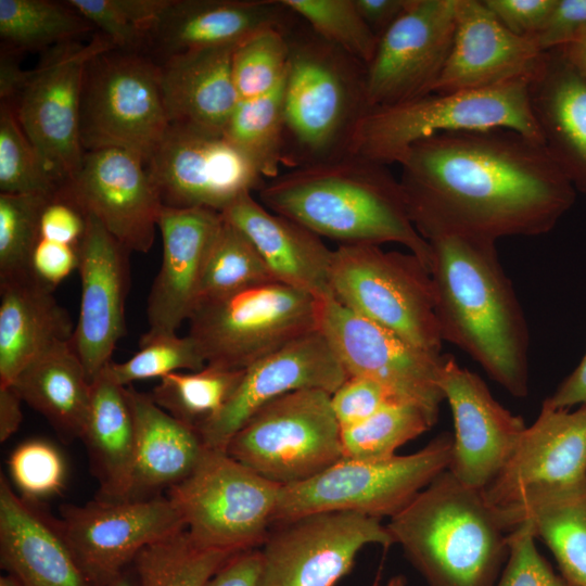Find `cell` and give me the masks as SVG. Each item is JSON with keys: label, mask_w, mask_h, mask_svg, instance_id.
<instances>
[{"label": "cell", "mask_w": 586, "mask_h": 586, "mask_svg": "<svg viewBox=\"0 0 586 586\" xmlns=\"http://www.w3.org/2000/svg\"><path fill=\"white\" fill-rule=\"evenodd\" d=\"M425 241L443 342L468 354L512 396H527L528 327L496 242L461 234Z\"/></svg>", "instance_id": "7a4b0ae2"}, {"label": "cell", "mask_w": 586, "mask_h": 586, "mask_svg": "<svg viewBox=\"0 0 586 586\" xmlns=\"http://www.w3.org/2000/svg\"><path fill=\"white\" fill-rule=\"evenodd\" d=\"M260 572V550L243 551L230 558L206 586H259Z\"/></svg>", "instance_id": "9f6ffc18"}, {"label": "cell", "mask_w": 586, "mask_h": 586, "mask_svg": "<svg viewBox=\"0 0 586 586\" xmlns=\"http://www.w3.org/2000/svg\"><path fill=\"white\" fill-rule=\"evenodd\" d=\"M348 377L317 330L245 368L222 409L198 431L207 449L226 451L232 436L269 402L303 388L333 394Z\"/></svg>", "instance_id": "44dd1931"}, {"label": "cell", "mask_w": 586, "mask_h": 586, "mask_svg": "<svg viewBox=\"0 0 586 586\" xmlns=\"http://www.w3.org/2000/svg\"><path fill=\"white\" fill-rule=\"evenodd\" d=\"M456 0H412L379 38L367 67L369 110L433 92L448 59Z\"/></svg>", "instance_id": "e0dca14e"}, {"label": "cell", "mask_w": 586, "mask_h": 586, "mask_svg": "<svg viewBox=\"0 0 586 586\" xmlns=\"http://www.w3.org/2000/svg\"><path fill=\"white\" fill-rule=\"evenodd\" d=\"M55 198L95 217L129 253L151 250L163 204L139 156L119 149L86 152Z\"/></svg>", "instance_id": "d6986e66"}, {"label": "cell", "mask_w": 586, "mask_h": 586, "mask_svg": "<svg viewBox=\"0 0 586 586\" xmlns=\"http://www.w3.org/2000/svg\"><path fill=\"white\" fill-rule=\"evenodd\" d=\"M370 544L395 543L381 519L355 511H319L276 522L259 549V586H334Z\"/></svg>", "instance_id": "5bb4252c"}, {"label": "cell", "mask_w": 586, "mask_h": 586, "mask_svg": "<svg viewBox=\"0 0 586 586\" xmlns=\"http://www.w3.org/2000/svg\"><path fill=\"white\" fill-rule=\"evenodd\" d=\"M23 402L40 412L65 442L81 438L91 383L71 341L33 360L11 384Z\"/></svg>", "instance_id": "e575fe53"}, {"label": "cell", "mask_w": 586, "mask_h": 586, "mask_svg": "<svg viewBox=\"0 0 586 586\" xmlns=\"http://www.w3.org/2000/svg\"><path fill=\"white\" fill-rule=\"evenodd\" d=\"M0 558L22 586H95L60 519L0 476Z\"/></svg>", "instance_id": "484cf974"}, {"label": "cell", "mask_w": 586, "mask_h": 586, "mask_svg": "<svg viewBox=\"0 0 586 586\" xmlns=\"http://www.w3.org/2000/svg\"><path fill=\"white\" fill-rule=\"evenodd\" d=\"M234 48L192 50L156 62L169 124L222 132L240 101L231 68Z\"/></svg>", "instance_id": "f1b7e54d"}, {"label": "cell", "mask_w": 586, "mask_h": 586, "mask_svg": "<svg viewBox=\"0 0 586 586\" xmlns=\"http://www.w3.org/2000/svg\"><path fill=\"white\" fill-rule=\"evenodd\" d=\"M435 423L420 407L393 403L366 420L341 429L343 458L359 461L384 460Z\"/></svg>", "instance_id": "ab89813d"}, {"label": "cell", "mask_w": 586, "mask_h": 586, "mask_svg": "<svg viewBox=\"0 0 586 586\" xmlns=\"http://www.w3.org/2000/svg\"><path fill=\"white\" fill-rule=\"evenodd\" d=\"M283 81L269 93L241 99L222 130L228 142L266 181L284 166Z\"/></svg>", "instance_id": "d590c367"}, {"label": "cell", "mask_w": 586, "mask_h": 586, "mask_svg": "<svg viewBox=\"0 0 586 586\" xmlns=\"http://www.w3.org/2000/svg\"><path fill=\"white\" fill-rule=\"evenodd\" d=\"M496 509L508 532L520 523L530 524L552 552L568 585L586 586V477L562 486L530 488Z\"/></svg>", "instance_id": "d6a6232c"}, {"label": "cell", "mask_w": 586, "mask_h": 586, "mask_svg": "<svg viewBox=\"0 0 586 586\" xmlns=\"http://www.w3.org/2000/svg\"><path fill=\"white\" fill-rule=\"evenodd\" d=\"M333 298L411 345L442 355L430 270L410 252L380 245H340L331 264Z\"/></svg>", "instance_id": "ba28073f"}, {"label": "cell", "mask_w": 586, "mask_h": 586, "mask_svg": "<svg viewBox=\"0 0 586 586\" xmlns=\"http://www.w3.org/2000/svg\"><path fill=\"white\" fill-rule=\"evenodd\" d=\"M298 17L281 0H171L148 36L146 49L166 56L237 46L264 28L292 29Z\"/></svg>", "instance_id": "4316f807"}, {"label": "cell", "mask_w": 586, "mask_h": 586, "mask_svg": "<svg viewBox=\"0 0 586 586\" xmlns=\"http://www.w3.org/2000/svg\"><path fill=\"white\" fill-rule=\"evenodd\" d=\"M386 527L426 586H495L509 555L497 509L448 470Z\"/></svg>", "instance_id": "277c9868"}, {"label": "cell", "mask_w": 586, "mask_h": 586, "mask_svg": "<svg viewBox=\"0 0 586 586\" xmlns=\"http://www.w3.org/2000/svg\"><path fill=\"white\" fill-rule=\"evenodd\" d=\"M222 224L220 213L163 206L157 229L163 256L146 306L148 336L177 333L199 303L205 264Z\"/></svg>", "instance_id": "cb8c5ba5"}, {"label": "cell", "mask_w": 586, "mask_h": 586, "mask_svg": "<svg viewBox=\"0 0 586 586\" xmlns=\"http://www.w3.org/2000/svg\"><path fill=\"white\" fill-rule=\"evenodd\" d=\"M85 215L86 230L77 246L80 306L71 344L91 383L126 333L129 252L95 217Z\"/></svg>", "instance_id": "7402d4cb"}, {"label": "cell", "mask_w": 586, "mask_h": 586, "mask_svg": "<svg viewBox=\"0 0 586 586\" xmlns=\"http://www.w3.org/2000/svg\"><path fill=\"white\" fill-rule=\"evenodd\" d=\"M289 42L283 165L290 169L346 153L369 106L362 62L298 24Z\"/></svg>", "instance_id": "5b68a950"}, {"label": "cell", "mask_w": 586, "mask_h": 586, "mask_svg": "<svg viewBox=\"0 0 586 586\" xmlns=\"http://www.w3.org/2000/svg\"><path fill=\"white\" fill-rule=\"evenodd\" d=\"M511 129L543 142L530 99V80L489 88L431 92L370 109L357 124L346 153L391 165L423 139L451 132Z\"/></svg>", "instance_id": "8992f818"}, {"label": "cell", "mask_w": 586, "mask_h": 586, "mask_svg": "<svg viewBox=\"0 0 586 586\" xmlns=\"http://www.w3.org/2000/svg\"><path fill=\"white\" fill-rule=\"evenodd\" d=\"M399 165L409 216L424 240L542 235L575 201L544 143L511 129L436 135L411 145Z\"/></svg>", "instance_id": "6da1fadb"}, {"label": "cell", "mask_w": 586, "mask_h": 586, "mask_svg": "<svg viewBox=\"0 0 586 586\" xmlns=\"http://www.w3.org/2000/svg\"><path fill=\"white\" fill-rule=\"evenodd\" d=\"M136 433L132 487L129 499L167 492L199 464L206 450L198 429L162 409L151 395L126 386Z\"/></svg>", "instance_id": "4dcf8cb0"}, {"label": "cell", "mask_w": 586, "mask_h": 586, "mask_svg": "<svg viewBox=\"0 0 586 586\" xmlns=\"http://www.w3.org/2000/svg\"><path fill=\"white\" fill-rule=\"evenodd\" d=\"M20 53L1 47L0 56V98L1 102L11 103L24 86L28 71L18 62Z\"/></svg>", "instance_id": "91938a15"}, {"label": "cell", "mask_w": 586, "mask_h": 586, "mask_svg": "<svg viewBox=\"0 0 586 586\" xmlns=\"http://www.w3.org/2000/svg\"><path fill=\"white\" fill-rule=\"evenodd\" d=\"M570 586V585H569Z\"/></svg>", "instance_id": "003e7915"}, {"label": "cell", "mask_w": 586, "mask_h": 586, "mask_svg": "<svg viewBox=\"0 0 586 586\" xmlns=\"http://www.w3.org/2000/svg\"><path fill=\"white\" fill-rule=\"evenodd\" d=\"M273 281L275 278L252 242L222 219L205 264L199 302L224 297Z\"/></svg>", "instance_id": "60d3db41"}, {"label": "cell", "mask_w": 586, "mask_h": 586, "mask_svg": "<svg viewBox=\"0 0 586 586\" xmlns=\"http://www.w3.org/2000/svg\"><path fill=\"white\" fill-rule=\"evenodd\" d=\"M451 450L453 435L444 432L409 455L377 461L343 458L309 480L281 486L272 524L330 510L392 518L448 469Z\"/></svg>", "instance_id": "9c48e42d"}, {"label": "cell", "mask_w": 586, "mask_h": 586, "mask_svg": "<svg viewBox=\"0 0 586 586\" xmlns=\"http://www.w3.org/2000/svg\"><path fill=\"white\" fill-rule=\"evenodd\" d=\"M545 54L534 38L507 29L484 0H456L453 43L433 92L531 81Z\"/></svg>", "instance_id": "603a6c76"}, {"label": "cell", "mask_w": 586, "mask_h": 586, "mask_svg": "<svg viewBox=\"0 0 586 586\" xmlns=\"http://www.w3.org/2000/svg\"><path fill=\"white\" fill-rule=\"evenodd\" d=\"M440 387L455 429L447 470L462 484L484 491L506 466L526 425L493 397L477 374L450 355L444 356Z\"/></svg>", "instance_id": "ffe728a7"}, {"label": "cell", "mask_w": 586, "mask_h": 586, "mask_svg": "<svg viewBox=\"0 0 586 586\" xmlns=\"http://www.w3.org/2000/svg\"><path fill=\"white\" fill-rule=\"evenodd\" d=\"M319 37L368 65L379 38L359 13L355 0H281Z\"/></svg>", "instance_id": "b9f144b4"}, {"label": "cell", "mask_w": 586, "mask_h": 586, "mask_svg": "<svg viewBox=\"0 0 586 586\" xmlns=\"http://www.w3.org/2000/svg\"><path fill=\"white\" fill-rule=\"evenodd\" d=\"M237 553L205 548L186 528L152 543L133 559L139 586H206Z\"/></svg>", "instance_id": "74e56055"}, {"label": "cell", "mask_w": 586, "mask_h": 586, "mask_svg": "<svg viewBox=\"0 0 586 586\" xmlns=\"http://www.w3.org/2000/svg\"><path fill=\"white\" fill-rule=\"evenodd\" d=\"M23 399L13 385H0V442L8 441L23 420Z\"/></svg>", "instance_id": "94428289"}, {"label": "cell", "mask_w": 586, "mask_h": 586, "mask_svg": "<svg viewBox=\"0 0 586 586\" xmlns=\"http://www.w3.org/2000/svg\"><path fill=\"white\" fill-rule=\"evenodd\" d=\"M558 0H484L511 33L535 38L548 22Z\"/></svg>", "instance_id": "816d5d0a"}, {"label": "cell", "mask_w": 586, "mask_h": 586, "mask_svg": "<svg viewBox=\"0 0 586 586\" xmlns=\"http://www.w3.org/2000/svg\"><path fill=\"white\" fill-rule=\"evenodd\" d=\"M60 521L81 565L95 586L118 577L145 546L184 528L166 495L85 505L66 504Z\"/></svg>", "instance_id": "ac0fdd59"}, {"label": "cell", "mask_w": 586, "mask_h": 586, "mask_svg": "<svg viewBox=\"0 0 586 586\" xmlns=\"http://www.w3.org/2000/svg\"><path fill=\"white\" fill-rule=\"evenodd\" d=\"M319 330L349 377L380 383L397 402L422 408L436 423L445 400L440 387L445 355L411 345L333 297L322 301Z\"/></svg>", "instance_id": "9a60e30c"}, {"label": "cell", "mask_w": 586, "mask_h": 586, "mask_svg": "<svg viewBox=\"0 0 586 586\" xmlns=\"http://www.w3.org/2000/svg\"><path fill=\"white\" fill-rule=\"evenodd\" d=\"M206 366L194 341L187 334L142 335L140 351L123 362L110 361L106 370L123 386L132 382L160 378L180 370L198 371Z\"/></svg>", "instance_id": "bcb514c9"}, {"label": "cell", "mask_w": 586, "mask_h": 586, "mask_svg": "<svg viewBox=\"0 0 586 586\" xmlns=\"http://www.w3.org/2000/svg\"><path fill=\"white\" fill-rule=\"evenodd\" d=\"M112 48L114 44L104 35L95 33L89 41L75 40L43 51L9 103L44 170L60 189L78 171L86 153L79 136L86 64Z\"/></svg>", "instance_id": "4fadbf2b"}, {"label": "cell", "mask_w": 586, "mask_h": 586, "mask_svg": "<svg viewBox=\"0 0 586 586\" xmlns=\"http://www.w3.org/2000/svg\"><path fill=\"white\" fill-rule=\"evenodd\" d=\"M60 188L44 170L13 107L0 104V191L54 199Z\"/></svg>", "instance_id": "f6af8a7d"}, {"label": "cell", "mask_w": 586, "mask_h": 586, "mask_svg": "<svg viewBox=\"0 0 586 586\" xmlns=\"http://www.w3.org/2000/svg\"><path fill=\"white\" fill-rule=\"evenodd\" d=\"M86 215L75 205L51 199L40 217V238L78 246L85 230Z\"/></svg>", "instance_id": "11a10c76"}, {"label": "cell", "mask_w": 586, "mask_h": 586, "mask_svg": "<svg viewBox=\"0 0 586 586\" xmlns=\"http://www.w3.org/2000/svg\"><path fill=\"white\" fill-rule=\"evenodd\" d=\"M586 35V0H558L534 38L543 52L563 48Z\"/></svg>", "instance_id": "f5cc1de1"}, {"label": "cell", "mask_w": 586, "mask_h": 586, "mask_svg": "<svg viewBox=\"0 0 586 586\" xmlns=\"http://www.w3.org/2000/svg\"><path fill=\"white\" fill-rule=\"evenodd\" d=\"M383 586H407V579L404 575H395Z\"/></svg>", "instance_id": "be15d7a7"}, {"label": "cell", "mask_w": 586, "mask_h": 586, "mask_svg": "<svg viewBox=\"0 0 586 586\" xmlns=\"http://www.w3.org/2000/svg\"><path fill=\"white\" fill-rule=\"evenodd\" d=\"M116 49L138 52L146 49L148 37L123 12L117 0H67Z\"/></svg>", "instance_id": "681fc988"}, {"label": "cell", "mask_w": 586, "mask_h": 586, "mask_svg": "<svg viewBox=\"0 0 586 586\" xmlns=\"http://www.w3.org/2000/svg\"><path fill=\"white\" fill-rule=\"evenodd\" d=\"M528 523H520L508 534L509 555L495 586H569L543 558Z\"/></svg>", "instance_id": "c3c4849f"}, {"label": "cell", "mask_w": 586, "mask_h": 586, "mask_svg": "<svg viewBox=\"0 0 586 586\" xmlns=\"http://www.w3.org/2000/svg\"><path fill=\"white\" fill-rule=\"evenodd\" d=\"M9 469L21 495L31 500L55 495L64 486L63 458L53 445L41 440L18 445L10 456Z\"/></svg>", "instance_id": "7dc6e473"}, {"label": "cell", "mask_w": 586, "mask_h": 586, "mask_svg": "<svg viewBox=\"0 0 586 586\" xmlns=\"http://www.w3.org/2000/svg\"><path fill=\"white\" fill-rule=\"evenodd\" d=\"M586 477V404L574 410L545 402L497 477L482 491L488 505L505 507L534 487L562 486Z\"/></svg>", "instance_id": "d4e9b609"}, {"label": "cell", "mask_w": 586, "mask_h": 586, "mask_svg": "<svg viewBox=\"0 0 586 586\" xmlns=\"http://www.w3.org/2000/svg\"><path fill=\"white\" fill-rule=\"evenodd\" d=\"M168 126L156 62L115 48L87 62L79 110L85 152L119 149L145 164Z\"/></svg>", "instance_id": "30bf717a"}, {"label": "cell", "mask_w": 586, "mask_h": 586, "mask_svg": "<svg viewBox=\"0 0 586 586\" xmlns=\"http://www.w3.org/2000/svg\"><path fill=\"white\" fill-rule=\"evenodd\" d=\"M226 451L280 486L314 477L343 459L331 394L303 388L275 398L232 436Z\"/></svg>", "instance_id": "8fae6325"}, {"label": "cell", "mask_w": 586, "mask_h": 586, "mask_svg": "<svg viewBox=\"0 0 586 586\" xmlns=\"http://www.w3.org/2000/svg\"><path fill=\"white\" fill-rule=\"evenodd\" d=\"M105 586H131V584L123 575H119Z\"/></svg>", "instance_id": "03108f58"}, {"label": "cell", "mask_w": 586, "mask_h": 586, "mask_svg": "<svg viewBox=\"0 0 586 586\" xmlns=\"http://www.w3.org/2000/svg\"><path fill=\"white\" fill-rule=\"evenodd\" d=\"M544 402L558 409H570L586 404V349L576 367Z\"/></svg>", "instance_id": "680465c9"}, {"label": "cell", "mask_w": 586, "mask_h": 586, "mask_svg": "<svg viewBox=\"0 0 586 586\" xmlns=\"http://www.w3.org/2000/svg\"><path fill=\"white\" fill-rule=\"evenodd\" d=\"M145 168L163 206L224 212L266 180L222 132L170 123Z\"/></svg>", "instance_id": "2e32d148"}, {"label": "cell", "mask_w": 586, "mask_h": 586, "mask_svg": "<svg viewBox=\"0 0 586 586\" xmlns=\"http://www.w3.org/2000/svg\"><path fill=\"white\" fill-rule=\"evenodd\" d=\"M78 247L39 238L29 263L31 276L43 284L55 288L78 268Z\"/></svg>", "instance_id": "db71d44e"}, {"label": "cell", "mask_w": 586, "mask_h": 586, "mask_svg": "<svg viewBox=\"0 0 586 586\" xmlns=\"http://www.w3.org/2000/svg\"><path fill=\"white\" fill-rule=\"evenodd\" d=\"M530 99L544 145L586 198V79L558 50L547 51L530 81Z\"/></svg>", "instance_id": "f546056e"}, {"label": "cell", "mask_w": 586, "mask_h": 586, "mask_svg": "<svg viewBox=\"0 0 586 586\" xmlns=\"http://www.w3.org/2000/svg\"><path fill=\"white\" fill-rule=\"evenodd\" d=\"M269 211L341 244L396 243L430 270L431 250L387 165L351 153L290 168L257 191Z\"/></svg>", "instance_id": "3957f363"}, {"label": "cell", "mask_w": 586, "mask_h": 586, "mask_svg": "<svg viewBox=\"0 0 586 586\" xmlns=\"http://www.w3.org/2000/svg\"><path fill=\"white\" fill-rule=\"evenodd\" d=\"M412 0H355L371 30L380 38L409 8Z\"/></svg>", "instance_id": "6f0895ef"}, {"label": "cell", "mask_w": 586, "mask_h": 586, "mask_svg": "<svg viewBox=\"0 0 586 586\" xmlns=\"http://www.w3.org/2000/svg\"><path fill=\"white\" fill-rule=\"evenodd\" d=\"M0 586H22L12 575L1 576Z\"/></svg>", "instance_id": "e7e4bbea"}, {"label": "cell", "mask_w": 586, "mask_h": 586, "mask_svg": "<svg viewBox=\"0 0 586 586\" xmlns=\"http://www.w3.org/2000/svg\"><path fill=\"white\" fill-rule=\"evenodd\" d=\"M280 488L227 451L206 448L192 473L166 496L195 543L240 553L263 545Z\"/></svg>", "instance_id": "7c38bea8"}, {"label": "cell", "mask_w": 586, "mask_h": 586, "mask_svg": "<svg viewBox=\"0 0 586 586\" xmlns=\"http://www.w3.org/2000/svg\"><path fill=\"white\" fill-rule=\"evenodd\" d=\"M292 29L264 28L235 46L231 68L240 100L269 93L282 84L289 64Z\"/></svg>", "instance_id": "7bdbcfd3"}, {"label": "cell", "mask_w": 586, "mask_h": 586, "mask_svg": "<svg viewBox=\"0 0 586 586\" xmlns=\"http://www.w3.org/2000/svg\"><path fill=\"white\" fill-rule=\"evenodd\" d=\"M80 440L99 484L97 498L129 499L136 454L133 416L126 386L116 383L106 368L91 381L90 408Z\"/></svg>", "instance_id": "836d02e7"}, {"label": "cell", "mask_w": 586, "mask_h": 586, "mask_svg": "<svg viewBox=\"0 0 586 586\" xmlns=\"http://www.w3.org/2000/svg\"><path fill=\"white\" fill-rule=\"evenodd\" d=\"M94 29L66 1L0 0L1 47L20 54L80 40Z\"/></svg>", "instance_id": "8d00e7d4"}, {"label": "cell", "mask_w": 586, "mask_h": 586, "mask_svg": "<svg viewBox=\"0 0 586 586\" xmlns=\"http://www.w3.org/2000/svg\"><path fill=\"white\" fill-rule=\"evenodd\" d=\"M243 372L209 365L198 371L173 372L160 379L150 395L170 416L199 429L222 409Z\"/></svg>", "instance_id": "f35d334b"}, {"label": "cell", "mask_w": 586, "mask_h": 586, "mask_svg": "<svg viewBox=\"0 0 586 586\" xmlns=\"http://www.w3.org/2000/svg\"><path fill=\"white\" fill-rule=\"evenodd\" d=\"M322 301L273 281L198 303L188 335L206 365L242 370L319 330Z\"/></svg>", "instance_id": "52a82bcc"}, {"label": "cell", "mask_w": 586, "mask_h": 586, "mask_svg": "<svg viewBox=\"0 0 586 586\" xmlns=\"http://www.w3.org/2000/svg\"><path fill=\"white\" fill-rule=\"evenodd\" d=\"M557 50L571 67L586 79V35Z\"/></svg>", "instance_id": "6125c7cd"}, {"label": "cell", "mask_w": 586, "mask_h": 586, "mask_svg": "<svg viewBox=\"0 0 586 586\" xmlns=\"http://www.w3.org/2000/svg\"><path fill=\"white\" fill-rule=\"evenodd\" d=\"M53 291L33 276L0 284V385L12 384L37 357L72 340V318Z\"/></svg>", "instance_id": "1f68e13d"}, {"label": "cell", "mask_w": 586, "mask_h": 586, "mask_svg": "<svg viewBox=\"0 0 586 586\" xmlns=\"http://www.w3.org/2000/svg\"><path fill=\"white\" fill-rule=\"evenodd\" d=\"M50 200L39 194L0 193V284L31 276L30 257Z\"/></svg>", "instance_id": "ee69618b"}, {"label": "cell", "mask_w": 586, "mask_h": 586, "mask_svg": "<svg viewBox=\"0 0 586 586\" xmlns=\"http://www.w3.org/2000/svg\"><path fill=\"white\" fill-rule=\"evenodd\" d=\"M220 215L252 242L276 281L319 301L333 297V250L319 235L269 211L251 192L242 194Z\"/></svg>", "instance_id": "83f0119b"}, {"label": "cell", "mask_w": 586, "mask_h": 586, "mask_svg": "<svg viewBox=\"0 0 586 586\" xmlns=\"http://www.w3.org/2000/svg\"><path fill=\"white\" fill-rule=\"evenodd\" d=\"M393 403L399 402L383 385L362 377H348L331 394V406L341 429L359 423Z\"/></svg>", "instance_id": "f907efd6"}]
</instances>
